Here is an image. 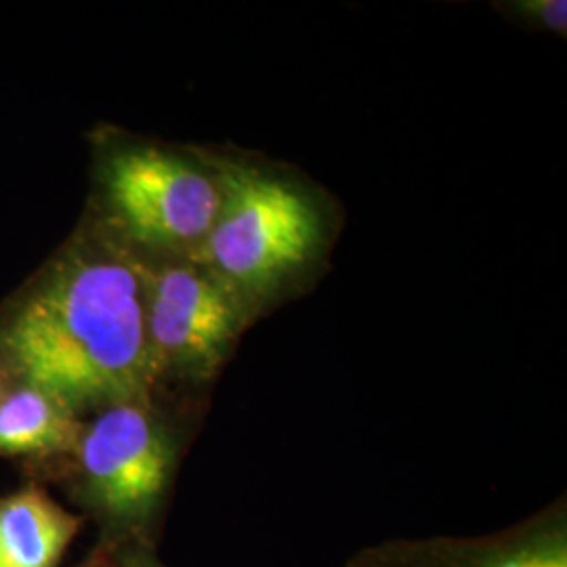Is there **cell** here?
<instances>
[{
	"label": "cell",
	"mask_w": 567,
	"mask_h": 567,
	"mask_svg": "<svg viewBox=\"0 0 567 567\" xmlns=\"http://www.w3.org/2000/svg\"><path fill=\"white\" fill-rule=\"evenodd\" d=\"M252 309L203 265L185 257L147 267V341L158 381L210 383Z\"/></svg>",
	"instance_id": "5"
},
{
	"label": "cell",
	"mask_w": 567,
	"mask_h": 567,
	"mask_svg": "<svg viewBox=\"0 0 567 567\" xmlns=\"http://www.w3.org/2000/svg\"><path fill=\"white\" fill-rule=\"evenodd\" d=\"M116 567H166L154 555L152 547L147 545H131L118 548V557L114 561Z\"/></svg>",
	"instance_id": "10"
},
{
	"label": "cell",
	"mask_w": 567,
	"mask_h": 567,
	"mask_svg": "<svg viewBox=\"0 0 567 567\" xmlns=\"http://www.w3.org/2000/svg\"><path fill=\"white\" fill-rule=\"evenodd\" d=\"M0 400H2V379H0Z\"/></svg>",
	"instance_id": "11"
},
{
	"label": "cell",
	"mask_w": 567,
	"mask_h": 567,
	"mask_svg": "<svg viewBox=\"0 0 567 567\" xmlns=\"http://www.w3.org/2000/svg\"><path fill=\"white\" fill-rule=\"evenodd\" d=\"M343 567H567L566 498L487 534L381 540Z\"/></svg>",
	"instance_id": "6"
},
{
	"label": "cell",
	"mask_w": 567,
	"mask_h": 567,
	"mask_svg": "<svg viewBox=\"0 0 567 567\" xmlns=\"http://www.w3.org/2000/svg\"><path fill=\"white\" fill-rule=\"evenodd\" d=\"M210 166L221 187L219 215L185 259L203 265L255 311L316 261L324 219L299 183L243 161Z\"/></svg>",
	"instance_id": "2"
},
{
	"label": "cell",
	"mask_w": 567,
	"mask_h": 567,
	"mask_svg": "<svg viewBox=\"0 0 567 567\" xmlns=\"http://www.w3.org/2000/svg\"><path fill=\"white\" fill-rule=\"evenodd\" d=\"M81 522L41 487L0 501V567H58Z\"/></svg>",
	"instance_id": "7"
},
{
	"label": "cell",
	"mask_w": 567,
	"mask_h": 567,
	"mask_svg": "<svg viewBox=\"0 0 567 567\" xmlns=\"http://www.w3.org/2000/svg\"><path fill=\"white\" fill-rule=\"evenodd\" d=\"M82 426L60 400L23 385L0 400V454L47 456L74 450Z\"/></svg>",
	"instance_id": "8"
},
{
	"label": "cell",
	"mask_w": 567,
	"mask_h": 567,
	"mask_svg": "<svg viewBox=\"0 0 567 567\" xmlns=\"http://www.w3.org/2000/svg\"><path fill=\"white\" fill-rule=\"evenodd\" d=\"M508 9L540 28L553 30L555 34H561V37L566 34V0H522V2H511Z\"/></svg>",
	"instance_id": "9"
},
{
	"label": "cell",
	"mask_w": 567,
	"mask_h": 567,
	"mask_svg": "<svg viewBox=\"0 0 567 567\" xmlns=\"http://www.w3.org/2000/svg\"><path fill=\"white\" fill-rule=\"evenodd\" d=\"M2 351L23 385L72 412L150 402L147 265L116 246L70 257L20 305Z\"/></svg>",
	"instance_id": "1"
},
{
	"label": "cell",
	"mask_w": 567,
	"mask_h": 567,
	"mask_svg": "<svg viewBox=\"0 0 567 567\" xmlns=\"http://www.w3.org/2000/svg\"><path fill=\"white\" fill-rule=\"evenodd\" d=\"M82 494L121 547L147 545L173 486L179 444L152 402L110 405L74 447Z\"/></svg>",
	"instance_id": "3"
},
{
	"label": "cell",
	"mask_w": 567,
	"mask_h": 567,
	"mask_svg": "<svg viewBox=\"0 0 567 567\" xmlns=\"http://www.w3.org/2000/svg\"><path fill=\"white\" fill-rule=\"evenodd\" d=\"M103 185L128 240L168 257H189L221 206L213 166L154 145H131L112 154Z\"/></svg>",
	"instance_id": "4"
}]
</instances>
